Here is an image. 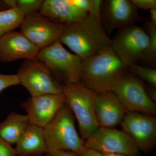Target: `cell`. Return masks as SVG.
<instances>
[{
	"instance_id": "cell-1",
	"label": "cell",
	"mask_w": 156,
	"mask_h": 156,
	"mask_svg": "<svg viewBox=\"0 0 156 156\" xmlns=\"http://www.w3.org/2000/svg\"><path fill=\"white\" fill-rule=\"evenodd\" d=\"M128 73L109 47L82 60L80 82L97 93L112 92Z\"/></svg>"
},
{
	"instance_id": "cell-2",
	"label": "cell",
	"mask_w": 156,
	"mask_h": 156,
	"mask_svg": "<svg viewBox=\"0 0 156 156\" xmlns=\"http://www.w3.org/2000/svg\"><path fill=\"white\" fill-rule=\"evenodd\" d=\"M60 41L82 60L111 47L100 19L91 15L66 25Z\"/></svg>"
},
{
	"instance_id": "cell-3",
	"label": "cell",
	"mask_w": 156,
	"mask_h": 156,
	"mask_svg": "<svg viewBox=\"0 0 156 156\" xmlns=\"http://www.w3.org/2000/svg\"><path fill=\"white\" fill-rule=\"evenodd\" d=\"M43 131L48 151H68L79 156L86 148L76 130L73 114L66 102Z\"/></svg>"
},
{
	"instance_id": "cell-4",
	"label": "cell",
	"mask_w": 156,
	"mask_h": 156,
	"mask_svg": "<svg viewBox=\"0 0 156 156\" xmlns=\"http://www.w3.org/2000/svg\"><path fill=\"white\" fill-rule=\"evenodd\" d=\"M65 102L75 115L82 138L87 140L99 128L95 111L97 93L79 82L62 85Z\"/></svg>"
},
{
	"instance_id": "cell-5",
	"label": "cell",
	"mask_w": 156,
	"mask_h": 156,
	"mask_svg": "<svg viewBox=\"0 0 156 156\" xmlns=\"http://www.w3.org/2000/svg\"><path fill=\"white\" fill-rule=\"evenodd\" d=\"M37 58L46 66L58 82H80L82 59L66 50L60 40L41 49Z\"/></svg>"
},
{
	"instance_id": "cell-6",
	"label": "cell",
	"mask_w": 156,
	"mask_h": 156,
	"mask_svg": "<svg viewBox=\"0 0 156 156\" xmlns=\"http://www.w3.org/2000/svg\"><path fill=\"white\" fill-rule=\"evenodd\" d=\"M149 40L148 35L144 27L133 24L118 31L111 39V48L129 68L140 62Z\"/></svg>"
},
{
	"instance_id": "cell-7",
	"label": "cell",
	"mask_w": 156,
	"mask_h": 156,
	"mask_svg": "<svg viewBox=\"0 0 156 156\" xmlns=\"http://www.w3.org/2000/svg\"><path fill=\"white\" fill-rule=\"evenodd\" d=\"M17 75L20 84L31 96L62 94V85L46 66L37 58L24 59Z\"/></svg>"
},
{
	"instance_id": "cell-8",
	"label": "cell",
	"mask_w": 156,
	"mask_h": 156,
	"mask_svg": "<svg viewBox=\"0 0 156 156\" xmlns=\"http://www.w3.org/2000/svg\"><path fill=\"white\" fill-rule=\"evenodd\" d=\"M85 146L102 153L140 156V151L131 136L114 128L99 127L86 140Z\"/></svg>"
},
{
	"instance_id": "cell-9",
	"label": "cell",
	"mask_w": 156,
	"mask_h": 156,
	"mask_svg": "<svg viewBox=\"0 0 156 156\" xmlns=\"http://www.w3.org/2000/svg\"><path fill=\"white\" fill-rule=\"evenodd\" d=\"M112 92L127 112L156 115L155 103L147 96L142 81L132 74L128 72L117 84Z\"/></svg>"
},
{
	"instance_id": "cell-10",
	"label": "cell",
	"mask_w": 156,
	"mask_h": 156,
	"mask_svg": "<svg viewBox=\"0 0 156 156\" xmlns=\"http://www.w3.org/2000/svg\"><path fill=\"white\" fill-rule=\"evenodd\" d=\"M95 0H45L40 13L54 22L68 25L92 13Z\"/></svg>"
},
{
	"instance_id": "cell-11",
	"label": "cell",
	"mask_w": 156,
	"mask_h": 156,
	"mask_svg": "<svg viewBox=\"0 0 156 156\" xmlns=\"http://www.w3.org/2000/svg\"><path fill=\"white\" fill-rule=\"evenodd\" d=\"M66 27L38 12L24 17L19 26L20 31L40 50L60 40Z\"/></svg>"
},
{
	"instance_id": "cell-12",
	"label": "cell",
	"mask_w": 156,
	"mask_h": 156,
	"mask_svg": "<svg viewBox=\"0 0 156 156\" xmlns=\"http://www.w3.org/2000/svg\"><path fill=\"white\" fill-rule=\"evenodd\" d=\"M100 22L107 33L135 24L141 17L131 1H101L99 15Z\"/></svg>"
},
{
	"instance_id": "cell-13",
	"label": "cell",
	"mask_w": 156,
	"mask_h": 156,
	"mask_svg": "<svg viewBox=\"0 0 156 156\" xmlns=\"http://www.w3.org/2000/svg\"><path fill=\"white\" fill-rule=\"evenodd\" d=\"M140 151L148 153L156 147V118L137 112H127L120 124Z\"/></svg>"
},
{
	"instance_id": "cell-14",
	"label": "cell",
	"mask_w": 156,
	"mask_h": 156,
	"mask_svg": "<svg viewBox=\"0 0 156 156\" xmlns=\"http://www.w3.org/2000/svg\"><path fill=\"white\" fill-rule=\"evenodd\" d=\"M65 103L63 94H49L31 96L20 106L27 113L30 124L43 128L52 121Z\"/></svg>"
},
{
	"instance_id": "cell-15",
	"label": "cell",
	"mask_w": 156,
	"mask_h": 156,
	"mask_svg": "<svg viewBox=\"0 0 156 156\" xmlns=\"http://www.w3.org/2000/svg\"><path fill=\"white\" fill-rule=\"evenodd\" d=\"M40 51L20 31H11L0 38V61L3 63L35 59Z\"/></svg>"
},
{
	"instance_id": "cell-16",
	"label": "cell",
	"mask_w": 156,
	"mask_h": 156,
	"mask_svg": "<svg viewBox=\"0 0 156 156\" xmlns=\"http://www.w3.org/2000/svg\"><path fill=\"white\" fill-rule=\"evenodd\" d=\"M95 111L98 125L102 128H113L120 125L127 113L112 92L97 93Z\"/></svg>"
},
{
	"instance_id": "cell-17",
	"label": "cell",
	"mask_w": 156,
	"mask_h": 156,
	"mask_svg": "<svg viewBox=\"0 0 156 156\" xmlns=\"http://www.w3.org/2000/svg\"><path fill=\"white\" fill-rule=\"evenodd\" d=\"M16 156H41L48 150L43 128L30 124L16 143Z\"/></svg>"
},
{
	"instance_id": "cell-18",
	"label": "cell",
	"mask_w": 156,
	"mask_h": 156,
	"mask_svg": "<svg viewBox=\"0 0 156 156\" xmlns=\"http://www.w3.org/2000/svg\"><path fill=\"white\" fill-rule=\"evenodd\" d=\"M27 115L11 112L0 123V137L9 144H16L29 126Z\"/></svg>"
},
{
	"instance_id": "cell-19",
	"label": "cell",
	"mask_w": 156,
	"mask_h": 156,
	"mask_svg": "<svg viewBox=\"0 0 156 156\" xmlns=\"http://www.w3.org/2000/svg\"><path fill=\"white\" fill-rule=\"evenodd\" d=\"M24 17L17 8L0 11V38L19 27Z\"/></svg>"
},
{
	"instance_id": "cell-20",
	"label": "cell",
	"mask_w": 156,
	"mask_h": 156,
	"mask_svg": "<svg viewBox=\"0 0 156 156\" xmlns=\"http://www.w3.org/2000/svg\"><path fill=\"white\" fill-rule=\"evenodd\" d=\"M144 28L147 33L149 40L140 62L145 65V66L154 69L156 64V27L151 21H147Z\"/></svg>"
},
{
	"instance_id": "cell-21",
	"label": "cell",
	"mask_w": 156,
	"mask_h": 156,
	"mask_svg": "<svg viewBox=\"0 0 156 156\" xmlns=\"http://www.w3.org/2000/svg\"><path fill=\"white\" fill-rule=\"evenodd\" d=\"M133 75L147 82L150 86L156 88V70L139 64L134 65L128 68Z\"/></svg>"
},
{
	"instance_id": "cell-22",
	"label": "cell",
	"mask_w": 156,
	"mask_h": 156,
	"mask_svg": "<svg viewBox=\"0 0 156 156\" xmlns=\"http://www.w3.org/2000/svg\"><path fill=\"white\" fill-rule=\"evenodd\" d=\"M43 0H16L17 8L24 16L27 17L40 11Z\"/></svg>"
},
{
	"instance_id": "cell-23",
	"label": "cell",
	"mask_w": 156,
	"mask_h": 156,
	"mask_svg": "<svg viewBox=\"0 0 156 156\" xmlns=\"http://www.w3.org/2000/svg\"><path fill=\"white\" fill-rule=\"evenodd\" d=\"M17 85H20V83L17 74L7 75L0 73V95L6 88Z\"/></svg>"
},
{
	"instance_id": "cell-24",
	"label": "cell",
	"mask_w": 156,
	"mask_h": 156,
	"mask_svg": "<svg viewBox=\"0 0 156 156\" xmlns=\"http://www.w3.org/2000/svg\"><path fill=\"white\" fill-rule=\"evenodd\" d=\"M131 2L137 9L150 10L156 8V0H131Z\"/></svg>"
},
{
	"instance_id": "cell-25",
	"label": "cell",
	"mask_w": 156,
	"mask_h": 156,
	"mask_svg": "<svg viewBox=\"0 0 156 156\" xmlns=\"http://www.w3.org/2000/svg\"><path fill=\"white\" fill-rule=\"evenodd\" d=\"M0 156H16L12 145L0 137Z\"/></svg>"
},
{
	"instance_id": "cell-26",
	"label": "cell",
	"mask_w": 156,
	"mask_h": 156,
	"mask_svg": "<svg viewBox=\"0 0 156 156\" xmlns=\"http://www.w3.org/2000/svg\"><path fill=\"white\" fill-rule=\"evenodd\" d=\"M45 156H79L76 154L68 151H49Z\"/></svg>"
},
{
	"instance_id": "cell-27",
	"label": "cell",
	"mask_w": 156,
	"mask_h": 156,
	"mask_svg": "<svg viewBox=\"0 0 156 156\" xmlns=\"http://www.w3.org/2000/svg\"><path fill=\"white\" fill-rule=\"evenodd\" d=\"M145 89L147 96L151 100L156 104V88L152 86H145Z\"/></svg>"
},
{
	"instance_id": "cell-28",
	"label": "cell",
	"mask_w": 156,
	"mask_h": 156,
	"mask_svg": "<svg viewBox=\"0 0 156 156\" xmlns=\"http://www.w3.org/2000/svg\"><path fill=\"white\" fill-rule=\"evenodd\" d=\"M79 156H105L102 153L98 151L91 149L86 148L83 151V152Z\"/></svg>"
},
{
	"instance_id": "cell-29",
	"label": "cell",
	"mask_w": 156,
	"mask_h": 156,
	"mask_svg": "<svg viewBox=\"0 0 156 156\" xmlns=\"http://www.w3.org/2000/svg\"><path fill=\"white\" fill-rule=\"evenodd\" d=\"M151 22L156 27V8L150 10Z\"/></svg>"
},
{
	"instance_id": "cell-30",
	"label": "cell",
	"mask_w": 156,
	"mask_h": 156,
	"mask_svg": "<svg viewBox=\"0 0 156 156\" xmlns=\"http://www.w3.org/2000/svg\"><path fill=\"white\" fill-rule=\"evenodd\" d=\"M9 9H11V8L7 4L5 0H0V11Z\"/></svg>"
},
{
	"instance_id": "cell-31",
	"label": "cell",
	"mask_w": 156,
	"mask_h": 156,
	"mask_svg": "<svg viewBox=\"0 0 156 156\" xmlns=\"http://www.w3.org/2000/svg\"><path fill=\"white\" fill-rule=\"evenodd\" d=\"M105 156H127L125 155L120 154L102 153Z\"/></svg>"
}]
</instances>
